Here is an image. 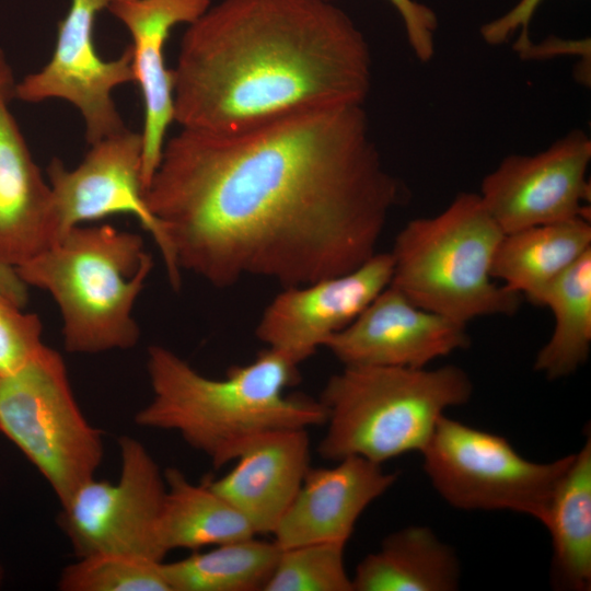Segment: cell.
<instances>
[{"instance_id":"cell-9","label":"cell","mask_w":591,"mask_h":591,"mask_svg":"<svg viewBox=\"0 0 591 591\" xmlns=\"http://www.w3.org/2000/svg\"><path fill=\"white\" fill-rule=\"evenodd\" d=\"M120 476L116 483L95 477L61 506L60 526L77 557L125 554L164 561L161 518L166 494L164 473L137 439H118Z\"/></svg>"},{"instance_id":"cell-29","label":"cell","mask_w":591,"mask_h":591,"mask_svg":"<svg viewBox=\"0 0 591 591\" xmlns=\"http://www.w3.org/2000/svg\"><path fill=\"white\" fill-rule=\"evenodd\" d=\"M542 1L520 0L498 19L484 24L480 28L484 40L490 45H499L507 42L520 28L521 33L514 47L526 55L532 45L529 37V24Z\"/></svg>"},{"instance_id":"cell-10","label":"cell","mask_w":591,"mask_h":591,"mask_svg":"<svg viewBox=\"0 0 591 591\" xmlns=\"http://www.w3.org/2000/svg\"><path fill=\"white\" fill-rule=\"evenodd\" d=\"M108 3L109 0H71L67 15L58 23L50 60L16 82L14 89V99L22 102L60 99L76 106L84 120L90 146L127 129L112 92L135 82L130 45L113 60L102 59L95 49V19Z\"/></svg>"},{"instance_id":"cell-27","label":"cell","mask_w":591,"mask_h":591,"mask_svg":"<svg viewBox=\"0 0 591 591\" xmlns=\"http://www.w3.org/2000/svg\"><path fill=\"white\" fill-rule=\"evenodd\" d=\"M42 332L36 314L0 301V375L16 371L38 351Z\"/></svg>"},{"instance_id":"cell-4","label":"cell","mask_w":591,"mask_h":591,"mask_svg":"<svg viewBox=\"0 0 591 591\" xmlns=\"http://www.w3.org/2000/svg\"><path fill=\"white\" fill-rule=\"evenodd\" d=\"M152 266L139 234L78 225L15 269L58 305L65 349L91 355L138 344L132 312Z\"/></svg>"},{"instance_id":"cell-24","label":"cell","mask_w":591,"mask_h":591,"mask_svg":"<svg viewBox=\"0 0 591 591\" xmlns=\"http://www.w3.org/2000/svg\"><path fill=\"white\" fill-rule=\"evenodd\" d=\"M279 554L275 541L253 536L163 561V572L170 591H263Z\"/></svg>"},{"instance_id":"cell-11","label":"cell","mask_w":591,"mask_h":591,"mask_svg":"<svg viewBox=\"0 0 591 591\" xmlns=\"http://www.w3.org/2000/svg\"><path fill=\"white\" fill-rule=\"evenodd\" d=\"M591 140L575 129L534 155L511 154L486 175L478 194L503 233L589 218Z\"/></svg>"},{"instance_id":"cell-22","label":"cell","mask_w":591,"mask_h":591,"mask_svg":"<svg viewBox=\"0 0 591 591\" xmlns=\"http://www.w3.org/2000/svg\"><path fill=\"white\" fill-rule=\"evenodd\" d=\"M166 494L161 518V542L166 553L256 536L248 521L204 480L197 485L175 467L164 472Z\"/></svg>"},{"instance_id":"cell-21","label":"cell","mask_w":591,"mask_h":591,"mask_svg":"<svg viewBox=\"0 0 591 591\" xmlns=\"http://www.w3.org/2000/svg\"><path fill=\"white\" fill-rule=\"evenodd\" d=\"M553 546L552 573L561 589L591 587V439L590 434L559 479L543 523Z\"/></svg>"},{"instance_id":"cell-7","label":"cell","mask_w":591,"mask_h":591,"mask_svg":"<svg viewBox=\"0 0 591 591\" xmlns=\"http://www.w3.org/2000/svg\"><path fill=\"white\" fill-rule=\"evenodd\" d=\"M0 432L37 468L60 505L95 477L103 433L81 412L60 354L45 344L0 375Z\"/></svg>"},{"instance_id":"cell-30","label":"cell","mask_w":591,"mask_h":591,"mask_svg":"<svg viewBox=\"0 0 591 591\" xmlns=\"http://www.w3.org/2000/svg\"><path fill=\"white\" fill-rule=\"evenodd\" d=\"M0 301L24 309L27 301V286L15 267L0 260Z\"/></svg>"},{"instance_id":"cell-17","label":"cell","mask_w":591,"mask_h":591,"mask_svg":"<svg viewBox=\"0 0 591 591\" xmlns=\"http://www.w3.org/2000/svg\"><path fill=\"white\" fill-rule=\"evenodd\" d=\"M310 459L308 429L273 430L248 443L225 475L205 480L256 535L273 534L311 467Z\"/></svg>"},{"instance_id":"cell-26","label":"cell","mask_w":591,"mask_h":591,"mask_svg":"<svg viewBox=\"0 0 591 591\" xmlns=\"http://www.w3.org/2000/svg\"><path fill=\"white\" fill-rule=\"evenodd\" d=\"M345 543L316 542L280 548L263 591H354L344 560Z\"/></svg>"},{"instance_id":"cell-19","label":"cell","mask_w":591,"mask_h":591,"mask_svg":"<svg viewBox=\"0 0 591 591\" xmlns=\"http://www.w3.org/2000/svg\"><path fill=\"white\" fill-rule=\"evenodd\" d=\"M589 250L591 224L583 217L505 233L493 259L491 276L540 305L546 289Z\"/></svg>"},{"instance_id":"cell-20","label":"cell","mask_w":591,"mask_h":591,"mask_svg":"<svg viewBox=\"0 0 591 591\" xmlns=\"http://www.w3.org/2000/svg\"><path fill=\"white\" fill-rule=\"evenodd\" d=\"M354 591H453L460 582L455 552L427 526L387 535L351 577Z\"/></svg>"},{"instance_id":"cell-34","label":"cell","mask_w":591,"mask_h":591,"mask_svg":"<svg viewBox=\"0 0 591 591\" xmlns=\"http://www.w3.org/2000/svg\"><path fill=\"white\" fill-rule=\"evenodd\" d=\"M2 302V301H1Z\"/></svg>"},{"instance_id":"cell-18","label":"cell","mask_w":591,"mask_h":591,"mask_svg":"<svg viewBox=\"0 0 591 591\" xmlns=\"http://www.w3.org/2000/svg\"><path fill=\"white\" fill-rule=\"evenodd\" d=\"M54 243L51 193L19 125L0 103V260L18 267Z\"/></svg>"},{"instance_id":"cell-6","label":"cell","mask_w":591,"mask_h":591,"mask_svg":"<svg viewBox=\"0 0 591 591\" xmlns=\"http://www.w3.org/2000/svg\"><path fill=\"white\" fill-rule=\"evenodd\" d=\"M476 193H460L439 215L410 220L396 235L390 286L415 305L466 325L518 312L522 297L495 282L503 236Z\"/></svg>"},{"instance_id":"cell-16","label":"cell","mask_w":591,"mask_h":591,"mask_svg":"<svg viewBox=\"0 0 591 591\" xmlns=\"http://www.w3.org/2000/svg\"><path fill=\"white\" fill-rule=\"evenodd\" d=\"M310 467L273 535L280 548L316 542L347 544L363 511L396 482L382 464L350 455Z\"/></svg>"},{"instance_id":"cell-28","label":"cell","mask_w":591,"mask_h":591,"mask_svg":"<svg viewBox=\"0 0 591 591\" xmlns=\"http://www.w3.org/2000/svg\"><path fill=\"white\" fill-rule=\"evenodd\" d=\"M334 1V0H326ZM399 13L412 49L421 61L433 56V34L438 26L436 13L415 0H389Z\"/></svg>"},{"instance_id":"cell-32","label":"cell","mask_w":591,"mask_h":591,"mask_svg":"<svg viewBox=\"0 0 591 591\" xmlns=\"http://www.w3.org/2000/svg\"><path fill=\"white\" fill-rule=\"evenodd\" d=\"M2 578H3V571H2V568H1V566H0V586H1V583H2Z\"/></svg>"},{"instance_id":"cell-2","label":"cell","mask_w":591,"mask_h":591,"mask_svg":"<svg viewBox=\"0 0 591 591\" xmlns=\"http://www.w3.org/2000/svg\"><path fill=\"white\" fill-rule=\"evenodd\" d=\"M172 70L174 121L222 134L362 105L371 84L362 33L326 0H222L189 24Z\"/></svg>"},{"instance_id":"cell-25","label":"cell","mask_w":591,"mask_h":591,"mask_svg":"<svg viewBox=\"0 0 591 591\" xmlns=\"http://www.w3.org/2000/svg\"><path fill=\"white\" fill-rule=\"evenodd\" d=\"M59 578L63 591H170L163 561L101 553L78 557Z\"/></svg>"},{"instance_id":"cell-14","label":"cell","mask_w":591,"mask_h":591,"mask_svg":"<svg viewBox=\"0 0 591 591\" xmlns=\"http://www.w3.org/2000/svg\"><path fill=\"white\" fill-rule=\"evenodd\" d=\"M470 344L466 325L415 305L389 286L324 347L344 366L419 369Z\"/></svg>"},{"instance_id":"cell-12","label":"cell","mask_w":591,"mask_h":591,"mask_svg":"<svg viewBox=\"0 0 591 591\" xmlns=\"http://www.w3.org/2000/svg\"><path fill=\"white\" fill-rule=\"evenodd\" d=\"M392 274L391 253L376 252L348 273L285 287L264 310L256 336L299 366L355 321L390 286Z\"/></svg>"},{"instance_id":"cell-33","label":"cell","mask_w":591,"mask_h":591,"mask_svg":"<svg viewBox=\"0 0 591 591\" xmlns=\"http://www.w3.org/2000/svg\"><path fill=\"white\" fill-rule=\"evenodd\" d=\"M109 1L112 2V1H119V0H109Z\"/></svg>"},{"instance_id":"cell-13","label":"cell","mask_w":591,"mask_h":591,"mask_svg":"<svg viewBox=\"0 0 591 591\" xmlns=\"http://www.w3.org/2000/svg\"><path fill=\"white\" fill-rule=\"evenodd\" d=\"M141 170L142 136L129 129L91 144L74 169L54 158L47 167L54 243L84 222L130 213L161 252L163 237L143 199Z\"/></svg>"},{"instance_id":"cell-15","label":"cell","mask_w":591,"mask_h":591,"mask_svg":"<svg viewBox=\"0 0 591 591\" xmlns=\"http://www.w3.org/2000/svg\"><path fill=\"white\" fill-rule=\"evenodd\" d=\"M129 31L132 43V71L144 109L142 136L143 190L155 172L174 121L173 70L167 69L164 47L171 30L190 24L210 8V0H119L107 5Z\"/></svg>"},{"instance_id":"cell-31","label":"cell","mask_w":591,"mask_h":591,"mask_svg":"<svg viewBox=\"0 0 591 591\" xmlns=\"http://www.w3.org/2000/svg\"><path fill=\"white\" fill-rule=\"evenodd\" d=\"M16 81L4 51L0 48V103L14 99Z\"/></svg>"},{"instance_id":"cell-23","label":"cell","mask_w":591,"mask_h":591,"mask_svg":"<svg viewBox=\"0 0 591 591\" xmlns=\"http://www.w3.org/2000/svg\"><path fill=\"white\" fill-rule=\"evenodd\" d=\"M540 305L553 312L555 326L536 355L534 370L549 380L569 376L590 354L591 250L546 289Z\"/></svg>"},{"instance_id":"cell-5","label":"cell","mask_w":591,"mask_h":591,"mask_svg":"<svg viewBox=\"0 0 591 591\" xmlns=\"http://www.w3.org/2000/svg\"><path fill=\"white\" fill-rule=\"evenodd\" d=\"M472 394L468 374L453 364L344 366L318 398L326 431L317 452L328 461L357 455L379 464L421 452L444 410L466 404Z\"/></svg>"},{"instance_id":"cell-3","label":"cell","mask_w":591,"mask_h":591,"mask_svg":"<svg viewBox=\"0 0 591 591\" xmlns=\"http://www.w3.org/2000/svg\"><path fill=\"white\" fill-rule=\"evenodd\" d=\"M147 372L152 397L135 422L177 432L215 468L234 461L266 432L326 422L318 399L287 394L300 379L298 366L268 348L252 362L231 367L223 379H211L173 350L153 345Z\"/></svg>"},{"instance_id":"cell-1","label":"cell","mask_w":591,"mask_h":591,"mask_svg":"<svg viewBox=\"0 0 591 591\" xmlns=\"http://www.w3.org/2000/svg\"><path fill=\"white\" fill-rule=\"evenodd\" d=\"M143 199L170 282L216 288L248 276L303 286L376 253L404 199L362 105L309 108L236 132L182 128L164 142Z\"/></svg>"},{"instance_id":"cell-8","label":"cell","mask_w":591,"mask_h":591,"mask_svg":"<svg viewBox=\"0 0 591 591\" xmlns=\"http://www.w3.org/2000/svg\"><path fill=\"white\" fill-rule=\"evenodd\" d=\"M440 497L461 510H506L544 523L573 454L548 463L524 459L502 436L442 415L421 451Z\"/></svg>"}]
</instances>
